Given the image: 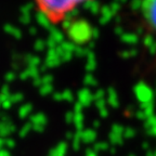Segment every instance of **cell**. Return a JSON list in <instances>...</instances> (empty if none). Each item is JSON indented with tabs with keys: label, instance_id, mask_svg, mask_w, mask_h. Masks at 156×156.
Returning a JSON list of instances; mask_svg holds the SVG:
<instances>
[{
	"label": "cell",
	"instance_id": "1",
	"mask_svg": "<svg viewBox=\"0 0 156 156\" xmlns=\"http://www.w3.org/2000/svg\"><path fill=\"white\" fill-rule=\"evenodd\" d=\"M88 1L91 0H33L39 13L53 25L64 22L71 13Z\"/></svg>",
	"mask_w": 156,
	"mask_h": 156
},
{
	"label": "cell",
	"instance_id": "2",
	"mask_svg": "<svg viewBox=\"0 0 156 156\" xmlns=\"http://www.w3.org/2000/svg\"><path fill=\"white\" fill-rule=\"evenodd\" d=\"M141 15L150 32L156 34V0H142Z\"/></svg>",
	"mask_w": 156,
	"mask_h": 156
}]
</instances>
